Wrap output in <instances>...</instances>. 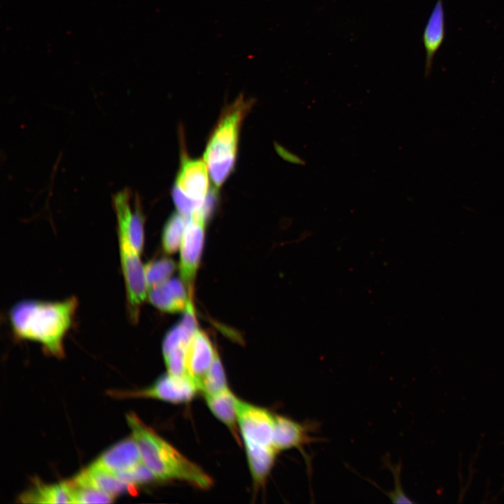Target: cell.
Instances as JSON below:
<instances>
[{"label":"cell","instance_id":"6da1fadb","mask_svg":"<svg viewBox=\"0 0 504 504\" xmlns=\"http://www.w3.org/2000/svg\"><path fill=\"white\" fill-rule=\"evenodd\" d=\"M78 304L76 297L57 302H19L9 312L11 329L17 337L40 343L45 352L62 358L64 340L72 326Z\"/></svg>","mask_w":504,"mask_h":504},{"label":"cell","instance_id":"7a4b0ae2","mask_svg":"<svg viewBox=\"0 0 504 504\" xmlns=\"http://www.w3.org/2000/svg\"><path fill=\"white\" fill-rule=\"evenodd\" d=\"M126 419L141 461L157 480L179 479L202 489L212 486L211 477L200 466L180 453L135 413L130 412Z\"/></svg>","mask_w":504,"mask_h":504},{"label":"cell","instance_id":"3957f363","mask_svg":"<svg viewBox=\"0 0 504 504\" xmlns=\"http://www.w3.org/2000/svg\"><path fill=\"white\" fill-rule=\"evenodd\" d=\"M251 106L240 97L223 113L204 153L211 179L220 188L234 169L241 122Z\"/></svg>","mask_w":504,"mask_h":504},{"label":"cell","instance_id":"277c9868","mask_svg":"<svg viewBox=\"0 0 504 504\" xmlns=\"http://www.w3.org/2000/svg\"><path fill=\"white\" fill-rule=\"evenodd\" d=\"M209 214V211L204 205L197 212L186 217V224L181 245L179 267L182 281L190 295L202 255L206 219Z\"/></svg>","mask_w":504,"mask_h":504},{"label":"cell","instance_id":"5b68a950","mask_svg":"<svg viewBox=\"0 0 504 504\" xmlns=\"http://www.w3.org/2000/svg\"><path fill=\"white\" fill-rule=\"evenodd\" d=\"M237 421L245 446L274 447V414L269 410L239 399Z\"/></svg>","mask_w":504,"mask_h":504},{"label":"cell","instance_id":"8992f818","mask_svg":"<svg viewBox=\"0 0 504 504\" xmlns=\"http://www.w3.org/2000/svg\"><path fill=\"white\" fill-rule=\"evenodd\" d=\"M197 391L198 387L189 377L167 372L147 388L113 393L120 398H149L171 403H184L190 401Z\"/></svg>","mask_w":504,"mask_h":504},{"label":"cell","instance_id":"52a82bcc","mask_svg":"<svg viewBox=\"0 0 504 504\" xmlns=\"http://www.w3.org/2000/svg\"><path fill=\"white\" fill-rule=\"evenodd\" d=\"M209 187V170L204 160L184 158L174 188L188 198L204 204Z\"/></svg>","mask_w":504,"mask_h":504},{"label":"cell","instance_id":"ba28073f","mask_svg":"<svg viewBox=\"0 0 504 504\" xmlns=\"http://www.w3.org/2000/svg\"><path fill=\"white\" fill-rule=\"evenodd\" d=\"M216 351L207 335L197 329L187 348L186 368L187 376L196 384L199 391L212 364Z\"/></svg>","mask_w":504,"mask_h":504},{"label":"cell","instance_id":"9c48e42d","mask_svg":"<svg viewBox=\"0 0 504 504\" xmlns=\"http://www.w3.org/2000/svg\"><path fill=\"white\" fill-rule=\"evenodd\" d=\"M93 463L116 475L134 470L143 463L132 438H127L103 452Z\"/></svg>","mask_w":504,"mask_h":504},{"label":"cell","instance_id":"30bf717a","mask_svg":"<svg viewBox=\"0 0 504 504\" xmlns=\"http://www.w3.org/2000/svg\"><path fill=\"white\" fill-rule=\"evenodd\" d=\"M445 37V13L444 0H436L422 34L425 50L424 76L428 78L433 68V59Z\"/></svg>","mask_w":504,"mask_h":504},{"label":"cell","instance_id":"8fae6325","mask_svg":"<svg viewBox=\"0 0 504 504\" xmlns=\"http://www.w3.org/2000/svg\"><path fill=\"white\" fill-rule=\"evenodd\" d=\"M185 284L178 279H169L148 290L149 302L158 309L173 313L185 311L191 301Z\"/></svg>","mask_w":504,"mask_h":504},{"label":"cell","instance_id":"7c38bea8","mask_svg":"<svg viewBox=\"0 0 504 504\" xmlns=\"http://www.w3.org/2000/svg\"><path fill=\"white\" fill-rule=\"evenodd\" d=\"M309 425L288 417L274 415L273 447L277 452L293 448L302 449L314 440L309 435Z\"/></svg>","mask_w":504,"mask_h":504},{"label":"cell","instance_id":"4fadbf2b","mask_svg":"<svg viewBox=\"0 0 504 504\" xmlns=\"http://www.w3.org/2000/svg\"><path fill=\"white\" fill-rule=\"evenodd\" d=\"M70 481L76 486L94 489L115 498L130 489L116 475L98 467L93 463Z\"/></svg>","mask_w":504,"mask_h":504},{"label":"cell","instance_id":"5bb4252c","mask_svg":"<svg viewBox=\"0 0 504 504\" xmlns=\"http://www.w3.org/2000/svg\"><path fill=\"white\" fill-rule=\"evenodd\" d=\"M19 500L23 503H73L72 486L69 481L57 484L36 482Z\"/></svg>","mask_w":504,"mask_h":504},{"label":"cell","instance_id":"9a60e30c","mask_svg":"<svg viewBox=\"0 0 504 504\" xmlns=\"http://www.w3.org/2000/svg\"><path fill=\"white\" fill-rule=\"evenodd\" d=\"M206 405L213 414L223 422L237 440V404L239 398L227 388L216 393L205 396Z\"/></svg>","mask_w":504,"mask_h":504},{"label":"cell","instance_id":"2e32d148","mask_svg":"<svg viewBox=\"0 0 504 504\" xmlns=\"http://www.w3.org/2000/svg\"><path fill=\"white\" fill-rule=\"evenodd\" d=\"M246 458L254 484L262 485L274 466L278 453L274 447L245 446Z\"/></svg>","mask_w":504,"mask_h":504},{"label":"cell","instance_id":"e0dca14e","mask_svg":"<svg viewBox=\"0 0 504 504\" xmlns=\"http://www.w3.org/2000/svg\"><path fill=\"white\" fill-rule=\"evenodd\" d=\"M186 219L181 213L173 214L165 223L162 236L164 251L167 253H176L182 243Z\"/></svg>","mask_w":504,"mask_h":504},{"label":"cell","instance_id":"ac0fdd59","mask_svg":"<svg viewBox=\"0 0 504 504\" xmlns=\"http://www.w3.org/2000/svg\"><path fill=\"white\" fill-rule=\"evenodd\" d=\"M228 388L225 371L216 351L212 364L206 373L200 391L205 396L211 395Z\"/></svg>","mask_w":504,"mask_h":504},{"label":"cell","instance_id":"d6986e66","mask_svg":"<svg viewBox=\"0 0 504 504\" xmlns=\"http://www.w3.org/2000/svg\"><path fill=\"white\" fill-rule=\"evenodd\" d=\"M148 290L169 279L175 269L174 262L168 258L150 261L144 265Z\"/></svg>","mask_w":504,"mask_h":504},{"label":"cell","instance_id":"ffe728a7","mask_svg":"<svg viewBox=\"0 0 504 504\" xmlns=\"http://www.w3.org/2000/svg\"><path fill=\"white\" fill-rule=\"evenodd\" d=\"M73 503H110L115 497L105 492L88 487L78 486L73 484Z\"/></svg>","mask_w":504,"mask_h":504},{"label":"cell","instance_id":"44dd1931","mask_svg":"<svg viewBox=\"0 0 504 504\" xmlns=\"http://www.w3.org/2000/svg\"><path fill=\"white\" fill-rule=\"evenodd\" d=\"M195 332L190 331L181 323L176 325L167 333L164 338L162 353H166L181 344L189 343Z\"/></svg>","mask_w":504,"mask_h":504}]
</instances>
